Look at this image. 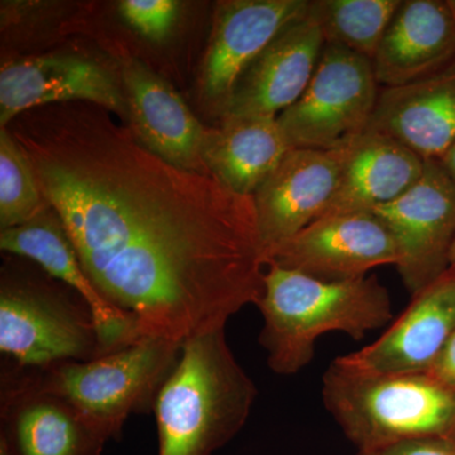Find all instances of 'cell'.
<instances>
[{
    "mask_svg": "<svg viewBox=\"0 0 455 455\" xmlns=\"http://www.w3.org/2000/svg\"><path fill=\"white\" fill-rule=\"evenodd\" d=\"M396 245L398 274L412 296L449 267L455 241V182L438 160H425L420 180L372 212Z\"/></svg>",
    "mask_w": 455,
    "mask_h": 455,
    "instance_id": "cell-8",
    "label": "cell"
},
{
    "mask_svg": "<svg viewBox=\"0 0 455 455\" xmlns=\"http://www.w3.org/2000/svg\"><path fill=\"white\" fill-rule=\"evenodd\" d=\"M438 161L439 164H442L443 169L445 170V172H447L455 182V143Z\"/></svg>",
    "mask_w": 455,
    "mask_h": 455,
    "instance_id": "cell-27",
    "label": "cell"
},
{
    "mask_svg": "<svg viewBox=\"0 0 455 455\" xmlns=\"http://www.w3.org/2000/svg\"><path fill=\"white\" fill-rule=\"evenodd\" d=\"M366 57L325 44L300 99L277 116L291 148L338 149L370 125L379 89Z\"/></svg>",
    "mask_w": 455,
    "mask_h": 455,
    "instance_id": "cell-6",
    "label": "cell"
},
{
    "mask_svg": "<svg viewBox=\"0 0 455 455\" xmlns=\"http://www.w3.org/2000/svg\"><path fill=\"white\" fill-rule=\"evenodd\" d=\"M425 160L396 140L364 131L341 147L337 191L324 215L372 212L403 196L424 172Z\"/></svg>",
    "mask_w": 455,
    "mask_h": 455,
    "instance_id": "cell-20",
    "label": "cell"
},
{
    "mask_svg": "<svg viewBox=\"0 0 455 455\" xmlns=\"http://www.w3.org/2000/svg\"><path fill=\"white\" fill-rule=\"evenodd\" d=\"M0 455H12L11 451H9V448L5 440L2 438L0 440Z\"/></svg>",
    "mask_w": 455,
    "mask_h": 455,
    "instance_id": "cell-28",
    "label": "cell"
},
{
    "mask_svg": "<svg viewBox=\"0 0 455 455\" xmlns=\"http://www.w3.org/2000/svg\"><path fill=\"white\" fill-rule=\"evenodd\" d=\"M455 331V268L412 296L411 304L374 343L335 359L368 373H427Z\"/></svg>",
    "mask_w": 455,
    "mask_h": 455,
    "instance_id": "cell-13",
    "label": "cell"
},
{
    "mask_svg": "<svg viewBox=\"0 0 455 455\" xmlns=\"http://www.w3.org/2000/svg\"><path fill=\"white\" fill-rule=\"evenodd\" d=\"M453 62L455 16L440 0H403L372 60L385 88L424 79Z\"/></svg>",
    "mask_w": 455,
    "mask_h": 455,
    "instance_id": "cell-19",
    "label": "cell"
},
{
    "mask_svg": "<svg viewBox=\"0 0 455 455\" xmlns=\"http://www.w3.org/2000/svg\"><path fill=\"white\" fill-rule=\"evenodd\" d=\"M290 149L277 118L224 116L206 128L203 163L224 187L253 196Z\"/></svg>",
    "mask_w": 455,
    "mask_h": 455,
    "instance_id": "cell-21",
    "label": "cell"
},
{
    "mask_svg": "<svg viewBox=\"0 0 455 455\" xmlns=\"http://www.w3.org/2000/svg\"><path fill=\"white\" fill-rule=\"evenodd\" d=\"M367 130L396 140L424 160H439L455 143V62L424 79L379 90Z\"/></svg>",
    "mask_w": 455,
    "mask_h": 455,
    "instance_id": "cell-18",
    "label": "cell"
},
{
    "mask_svg": "<svg viewBox=\"0 0 455 455\" xmlns=\"http://www.w3.org/2000/svg\"><path fill=\"white\" fill-rule=\"evenodd\" d=\"M0 248L35 260L79 295L92 314L103 355L124 348L140 338L133 319L110 304L84 271L73 242L52 206L28 223L3 229Z\"/></svg>",
    "mask_w": 455,
    "mask_h": 455,
    "instance_id": "cell-17",
    "label": "cell"
},
{
    "mask_svg": "<svg viewBox=\"0 0 455 455\" xmlns=\"http://www.w3.org/2000/svg\"><path fill=\"white\" fill-rule=\"evenodd\" d=\"M403 0H310L325 44L372 60Z\"/></svg>",
    "mask_w": 455,
    "mask_h": 455,
    "instance_id": "cell-22",
    "label": "cell"
},
{
    "mask_svg": "<svg viewBox=\"0 0 455 455\" xmlns=\"http://www.w3.org/2000/svg\"><path fill=\"white\" fill-rule=\"evenodd\" d=\"M449 7L451 8V11H453L454 16H455V0H447Z\"/></svg>",
    "mask_w": 455,
    "mask_h": 455,
    "instance_id": "cell-30",
    "label": "cell"
},
{
    "mask_svg": "<svg viewBox=\"0 0 455 455\" xmlns=\"http://www.w3.org/2000/svg\"><path fill=\"white\" fill-rule=\"evenodd\" d=\"M50 206L26 152L8 128H0V228L22 226Z\"/></svg>",
    "mask_w": 455,
    "mask_h": 455,
    "instance_id": "cell-23",
    "label": "cell"
},
{
    "mask_svg": "<svg viewBox=\"0 0 455 455\" xmlns=\"http://www.w3.org/2000/svg\"><path fill=\"white\" fill-rule=\"evenodd\" d=\"M122 84L128 127L140 145L173 166L209 175L203 163L206 127L179 92L139 60L123 66Z\"/></svg>",
    "mask_w": 455,
    "mask_h": 455,
    "instance_id": "cell-16",
    "label": "cell"
},
{
    "mask_svg": "<svg viewBox=\"0 0 455 455\" xmlns=\"http://www.w3.org/2000/svg\"><path fill=\"white\" fill-rule=\"evenodd\" d=\"M0 350L35 370L103 355L88 309L42 284L5 280L0 289Z\"/></svg>",
    "mask_w": 455,
    "mask_h": 455,
    "instance_id": "cell-7",
    "label": "cell"
},
{
    "mask_svg": "<svg viewBox=\"0 0 455 455\" xmlns=\"http://www.w3.org/2000/svg\"><path fill=\"white\" fill-rule=\"evenodd\" d=\"M324 46L322 29L309 12L293 20L242 75L221 118H277L304 94Z\"/></svg>",
    "mask_w": 455,
    "mask_h": 455,
    "instance_id": "cell-15",
    "label": "cell"
},
{
    "mask_svg": "<svg viewBox=\"0 0 455 455\" xmlns=\"http://www.w3.org/2000/svg\"><path fill=\"white\" fill-rule=\"evenodd\" d=\"M256 397L226 328L185 341L156 398L158 455H212L244 427Z\"/></svg>",
    "mask_w": 455,
    "mask_h": 455,
    "instance_id": "cell-3",
    "label": "cell"
},
{
    "mask_svg": "<svg viewBox=\"0 0 455 455\" xmlns=\"http://www.w3.org/2000/svg\"><path fill=\"white\" fill-rule=\"evenodd\" d=\"M310 0H226L215 8L208 49L199 76L204 108L226 114L242 75L293 20L304 17Z\"/></svg>",
    "mask_w": 455,
    "mask_h": 455,
    "instance_id": "cell-9",
    "label": "cell"
},
{
    "mask_svg": "<svg viewBox=\"0 0 455 455\" xmlns=\"http://www.w3.org/2000/svg\"><path fill=\"white\" fill-rule=\"evenodd\" d=\"M181 347L163 338L140 337L100 357L65 362L35 374L42 387L66 398L108 438H116L128 416L154 410Z\"/></svg>",
    "mask_w": 455,
    "mask_h": 455,
    "instance_id": "cell-5",
    "label": "cell"
},
{
    "mask_svg": "<svg viewBox=\"0 0 455 455\" xmlns=\"http://www.w3.org/2000/svg\"><path fill=\"white\" fill-rule=\"evenodd\" d=\"M396 262V245L385 224L373 212H348L313 221L269 254L266 266L346 281Z\"/></svg>",
    "mask_w": 455,
    "mask_h": 455,
    "instance_id": "cell-10",
    "label": "cell"
},
{
    "mask_svg": "<svg viewBox=\"0 0 455 455\" xmlns=\"http://www.w3.org/2000/svg\"><path fill=\"white\" fill-rule=\"evenodd\" d=\"M341 148H291L253 194L265 260L328 211L337 191Z\"/></svg>",
    "mask_w": 455,
    "mask_h": 455,
    "instance_id": "cell-11",
    "label": "cell"
},
{
    "mask_svg": "<svg viewBox=\"0 0 455 455\" xmlns=\"http://www.w3.org/2000/svg\"><path fill=\"white\" fill-rule=\"evenodd\" d=\"M427 373L443 385L455 388V331Z\"/></svg>",
    "mask_w": 455,
    "mask_h": 455,
    "instance_id": "cell-26",
    "label": "cell"
},
{
    "mask_svg": "<svg viewBox=\"0 0 455 455\" xmlns=\"http://www.w3.org/2000/svg\"><path fill=\"white\" fill-rule=\"evenodd\" d=\"M95 104L128 118L124 92L103 66L74 55L27 57L0 70V125L51 104Z\"/></svg>",
    "mask_w": 455,
    "mask_h": 455,
    "instance_id": "cell-12",
    "label": "cell"
},
{
    "mask_svg": "<svg viewBox=\"0 0 455 455\" xmlns=\"http://www.w3.org/2000/svg\"><path fill=\"white\" fill-rule=\"evenodd\" d=\"M257 301L259 343L275 373L290 376L313 361L317 338L331 331L363 339L392 320L390 292L376 276L326 281L268 266Z\"/></svg>",
    "mask_w": 455,
    "mask_h": 455,
    "instance_id": "cell-2",
    "label": "cell"
},
{
    "mask_svg": "<svg viewBox=\"0 0 455 455\" xmlns=\"http://www.w3.org/2000/svg\"><path fill=\"white\" fill-rule=\"evenodd\" d=\"M119 12L125 22L143 37L166 40L178 22L180 3L175 0H123Z\"/></svg>",
    "mask_w": 455,
    "mask_h": 455,
    "instance_id": "cell-24",
    "label": "cell"
},
{
    "mask_svg": "<svg viewBox=\"0 0 455 455\" xmlns=\"http://www.w3.org/2000/svg\"><path fill=\"white\" fill-rule=\"evenodd\" d=\"M359 455H455V439L423 438L405 440L376 449V451L359 453Z\"/></svg>",
    "mask_w": 455,
    "mask_h": 455,
    "instance_id": "cell-25",
    "label": "cell"
},
{
    "mask_svg": "<svg viewBox=\"0 0 455 455\" xmlns=\"http://www.w3.org/2000/svg\"><path fill=\"white\" fill-rule=\"evenodd\" d=\"M449 263H451V267L455 268V241L451 245V254H449Z\"/></svg>",
    "mask_w": 455,
    "mask_h": 455,
    "instance_id": "cell-29",
    "label": "cell"
},
{
    "mask_svg": "<svg viewBox=\"0 0 455 455\" xmlns=\"http://www.w3.org/2000/svg\"><path fill=\"white\" fill-rule=\"evenodd\" d=\"M2 438L12 455H100L109 438L35 373L2 392Z\"/></svg>",
    "mask_w": 455,
    "mask_h": 455,
    "instance_id": "cell-14",
    "label": "cell"
},
{
    "mask_svg": "<svg viewBox=\"0 0 455 455\" xmlns=\"http://www.w3.org/2000/svg\"><path fill=\"white\" fill-rule=\"evenodd\" d=\"M108 112L51 104L7 128L84 271L140 337L184 344L226 328L265 283L253 196L166 163Z\"/></svg>",
    "mask_w": 455,
    "mask_h": 455,
    "instance_id": "cell-1",
    "label": "cell"
},
{
    "mask_svg": "<svg viewBox=\"0 0 455 455\" xmlns=\"http://www.w3.org/2000/svg\"><path fill=\"white\" fill-rule=\"evenodd\" d=\"M323 400L359 453L405 440L455 439V388L429 373H368L333 362Z\"/></svg>",
    "mask_w": 455,
    "mask_h": 455,
    "instance_id": "cell-4",
    "label": "cell"
}]
</instances>
